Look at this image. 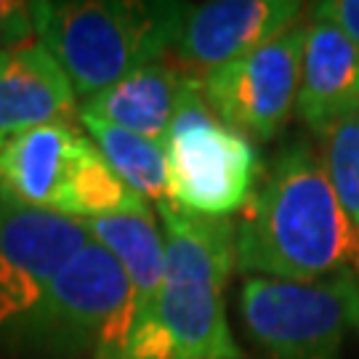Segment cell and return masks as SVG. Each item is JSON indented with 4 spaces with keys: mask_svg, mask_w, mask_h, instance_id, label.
<instances>
[{
    "mask_svg": "<svg viewBox=\"0 0 359 359\" xmlns=\"http://www.w3.org/2000/svg\"><path fill=\"white\" fill-rule=\"evenodd\" d=\"M320 136L325 173L359 234V115H348L327 126Z\"/></svg>",
    "mask_w": 359,
    "mask_h": 359,
    "instance_id": "16",
    "label": "cell"
},
{
    "mask_svg": "<svg viewBox=\"0 0 359 359\" xmlns=\"http://www.w3.org/2000/svg\"><path fill=\"white\" fill-rule=\"evenodd\" d=\"M38 40L35 32V3L0 0V51L25 48Z\"/></svg>",
    "mask_w": 359,
    "mask_h": 359,
    "instance_id": "18",
    "label": "cell"
},
{
    "mask_svg": "<svg viewBox=\"0 0 359 359\" xmlns=\"http://www.w3.org/2000/svg\"><path fill=\"white\" fill-rule=\"evenodd\" d=\"M184 83L187 77L168 59H163L144 69H136L133 75L123 77L120 83L96 93L93 99H86L77 115L112 123L165 147L168 128L176 115Z\"/></svg>",
    "mask_w": 359,
    "mask_h": 359,
    "instance_id": "12",
    "label": "cell"
},
{
    "mask_svg": "<svg viewBox=\"0 0 359 359\" xmlns=\"http://www.w3.org/2000/svg\"><path fill=\"white\" fill-rule=\"evenodd\" d=\"M86 126L96 149L102 152L107 165L128 184L133 192L147 197L149 203L168 200V170H165V147L149 142L133 130H126L112 123L96 117L77 115Z\"/></svg>",
    "mask_w": 359,
    "mask_h": 359,
    "instance_id": "15",
    "label": "cell"
},
{
    "mask_svg": "<svg viewBox=\"0 0 359 359\" xmlns=\"http://www.w3.org/2000/svg\"><path fill=\"white\" fill-rule=\"evenodd\" d=\"M311 19H322L338 27L359 51V0H325L314 3Z\"/></svg>",
    "mask_w": 359,
    "mask_h": 359,
    "instance_id": "19",
    "label": "cell"
},
{
    "mask_svg": "<svg viewBox=\"0 0 359 359\" xmlns=\"http://www.w3.org/2000/svg\"><path fill=\"white\" fill-rule=\"evenodd\" d=\"M295 115L317 133L359 115V51L338 27L322 19L306 25Z\"/></svg>",
    "mask_w": 359,
    "mask_h": 359,
    "instance_id": "11",
    "label": "cell"
},
{
    "mask_svg": "<svg viewBox=\"0 0 359 359\" xmlns=\"http://www.w3.org/2000/svg\"><path fill=\"white\" fill-rule=\"evenodd\" d=\"M304 43L306 25H293L256 51L208 75L200 86L213 115L245 136L274 139L298 102Z\"/></svg>",
    "mask_w": 359,
    "mask_h": 359,
    "instance_id": "8",
    "label": "cell"
},
{
    "mask_svg": "<svg viewBox=\"0 0 359 359\" xmlns=\"http://www.w3.org/2000/svg\"><path fill=\"white\" fill-rule=\"evenodd\" d=\"M90 240L117 258L136 293V317L152 306L165 271V237L152 210H133L83 221Z\"/></svg>",
    "mask_w": 359,
    "mask_h": 359,
    "instance_id": "14",
    "label": "cell"
},
{
    "mask_svg": "<svg viewBox=\"0 0 359 359\" xmlns=\"http://www.w3.org/2000/svg\"><path fill=\"white\" fill-rule=\"evenodd\" d=\"M168 203L200 216H231L253 194L264 165L253 142L224 126L197 80L184 83L165 136Z\"/></svg>",
    "mask_w": 359,
    "mask_h": 359,
    "instance_id": "6",
    "label": "cell"
},
{
    "mask_svg": "<svg viewBox=\"0 0 359 359\" xmlns=\"http://www.w3.org/2000/svg\"><path fill=\"white\" fill-rule=\"evenodd\" d=\"M240 314L271 359H335L359 333V274L344 269L317 283L248 277Z\"/></svg>",
    "mask_w": 359,
    "mask_h": 359,
    "instance_id": "7",
    "label": "cell"
},
{
    "mask_svg": "<svg viewBox=\"0 0 359 359\" xmlns=\"http://www.w3.org/2000/svg\"><path fill=\"white\" fill-rule=\"evenodd\" d=\"M90 243L83 221L0 197V256L48 285Z\"/></svg>",
    "mask_w": 359,
    "mask_h": 359,
    "instance_id": "13",
    "label": "cell"
},
{
    "mask_svg": "<svg viewBox=\"0 0 359 359\" xmlns=\"http://www.w3.org/2000/svg\"><path fill=\"white\" fill-rule=\"evenodd\" d=\"M136 322V293L112 253L90 240L53 277L32 314L11 330L56 357L117 359Z\"/></svg>",
    "mask_w": 359,
    "mask_h": 359,
    "instance_id": "5",
    "label": "cell"
},
{
    "mask_svg": "<svg viewBox=\"0 0 359 359\" xmlns=\"http://www.w3.org/2000/svg\"><path fill=\"white\" fill-rule=\"evenodd\" d=\"M237 269L250 277L317 283L359 274V234L309 142H287L240 210Z\"/></svg>",
    "mask_w": 359,
    "mask_h": 359,
    "instance_id": "1",
    "label": "cell"
},
{
    "mask_svg": "<svg viewBox=\"0 0 359 359\" xmlns=\"http://www.w3.org/2000/svg\"><path fill=\"white\" fill-rule=\"evenodd\" d=\"M46 287L48 285H43L38 277H32L6 256H0V330L13 327L27 314H32L43 301Z\"/></svg>",
    "mask_w": 359,
    "mask_h": 359,
    "instance_id": "17",
    "label": "cell"
},
{
    "mask_svg": "<svg viewBox=\"0 0 359 359\" xmlns=\"http://www.w3.org/2000/svg\"><path fill=\"white\" fill-rule=\"evenodd\" d=\"M75 102L69 77L40 43L0 51V149L22 133L67 123Z\"/></svg>",
    "mask_w": 359,
    "mask_h": 359,
    "instance_id": "10",
    "label": "cell"
},
{
    "mask_svg": "<svg viewBox=\"0 0 359 359\" xmlns=\"http://www.w3.org/2000/svg\"><path fill=\"white\" fill-rule=\"evenodd\" d=\"M0 197L77 221L154 208L72 123L22 133L0 149Z\"/></svg>",
    "mask_w": 359,
    "mask_h": 359,
    "instance_id": "4",
    "label": "cell"
},
{
    "mask_svg": "<svg viewBox=\"0 0 359 359\" xmlns=\"http://www.w3.org/2000/svg\"><path fill=\"white\" fill-rule=\"evenodd\" d=\"M298 0H213L181 11L168 62L184 77L203 83L208 75L256 51L258 46L298 25Z\"/></svg>",
    "mask_w": 359,
    "mask_h": 359,
    "instance_id": "9",
    "label": "cell"
},
{
    "mask_svg": "<svg viewBox=\"0 0 359 359\" xmlns=\"http://www.w3.org/2000/svg\"><path fill=\"white\" fill-rule=\"evenodd\" d=\"M154 210L163 221L165 271L117 359H243L224 309V287L237 269L234 221L168 200Z\"/></svg>",
    "mask_w": 359,
    "mask_h": 359,
    "instance_id": "2",
    "label": "cell"
},
{
    "mask_svg": "<svg viewBox=\"0 0 359 359\" xmlns=\"http://www.w3.org/2000/svg\"><path fill=\"white\" fill-rule=\"evenodd\" d=\"M181 11L184 3H35V32L77 96L93 99L136 69L163 62Z\"/></svg>",
    "mask_w": 359,
    "mask_h": 359,
    "instance_id": "3",
    "label": "cell"
}]
</instances>
